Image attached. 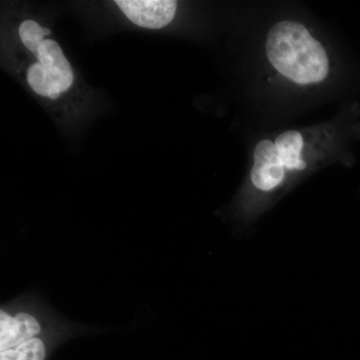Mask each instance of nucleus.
I'll use <instances>...</instances> for the list:
<instances>
[{
	"label": "nucleus",
	"mask_w": 360,
	"mask_h": 360,
	"mask_svg": "<svg viewBox=\"0 0 360 360\" xmlns=\"http://www.w3.org/2000/svg\"><path fill=\"white\" fill-rule=\"evenodd\" d=\"M16 72L39 101L60 110L79 92L77 71L49 25L25 16L13 28Z\"/></svg>",
	"instance_id": "f257e3e1"
},
{
	"label": "nucleus",
	"mask_w": 360,
	"mask_h": 360,
	"mask_svg": "<svg viewBox=\"0 0 360 360\" xmlns=\"http://www.w3.org/2000/svg\"><path fill=\"white\" fill-rule=\"evenodd\" d=\"M266 53L274 68L295 84H314L328 77V54L309 30L295 21H281L272 26Z\"/></svg>",
	"instance_id": "f03ea898"
},
{
	"label": "nucleus",
	"mask_w": 360,
	"mask_h": 360,
	"mask_svg": "<svg viewBox=\"0 0 360 360\" xmlns=\"http://www.w3.org/2000/svg\"><path fill=\"white\" fill-rule=\"evenodd\" d=\"M84 333V326L60 319L33 295H23L4 303L0 309V352L39 336H60L68 340Z\"/></svg>",
	"instance_id": "7ed1b4c3"
},
{
	"label": "nucleus",
	"mask_w": 360,
	"mask_h": 360,
	"mask_svg": "<svg viewBox=\"0 0 360 360\" xmlns=\"http://www.w3.org/2000/svg\"><path fill=\"white\" fill-rule=\"evenodd\" d=\"M115 4L130 23L149 30L169 25L179 6L177 1L172 0H116Z\"/></svg>",
	"instance_id": "20e7f679"
},
{
	"label": "nucleus",
	"mask_w": 360,
	"mask_h": 360,
	"mask_svg": "<svg viewBox=\"0 0 360 360\" xmlns=\"http://www.w3.org/2000/svg\"><path fill=\"white\" fill-rule=\"evenodd\" d=\"M286 172L274 142L269 139L258 142L253 153L250 172L253 188L264 194L274 193L283 186L288 175Z\"/></svg>",
	"instance_id": "39448f33"
},
{
	"label": "nucleus",
	"mask_w": 360,
	"mask_h": 360,
	"mask_svg": "<svg viewBox=\"0 0 360 360\" xmlns=\"http://www.w3.org/2000/svg\"><path fill=\"white\" fill-rule=\"evenodd\" d=\"M65 338L60 336H39L0 352V360H46L52 350Z\"/></svg>",
	"instance_id": "423d86ee"
},
{
	"label": "nucleus",
	"mask_w": 360,
	"mask_h": 360,
	"mask_svg": "<svg viewBox=\"0 0 360 360\" xmlns=\"http://www.w3.org/2000/svg\"><path fill=\"white\" fill-rule=\"evenodd\" d=\"M274 144L286 172H302L307 168V162L302 158L303 139L300 132L295 130L283 132L277 137Z\"/></svg>",
	"instance_id": "0eeeda50"
}]
</instances>
